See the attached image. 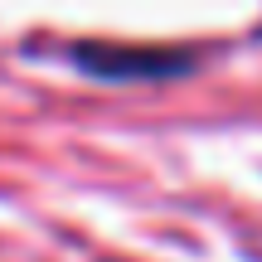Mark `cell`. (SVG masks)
Segmentation results:
<instances>
[{
    "label": "cell",
    "instance_id": "1",
    "mask_svg": "<svg viewBox=\"0 0 262 262\" xmlns=\"http://www.w3.org/2000/svg\"><path fill=\"white\" fill-rule=\"evenodd\" d=\"M83 73L102 83H160V78H185L194 73L189 54H156V49H107V44H73L68 49Z\"/></svg>",
    "mask_w": 262,
    "mask_h": 262
}]
</instances>
